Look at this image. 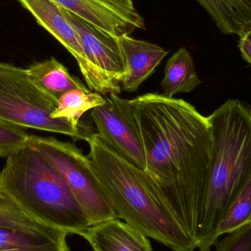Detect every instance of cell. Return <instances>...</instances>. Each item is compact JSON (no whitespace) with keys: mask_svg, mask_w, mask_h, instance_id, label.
Segmentation results:
<instances>
[{"mask_svg":"<svg viewBox=\"0 0 251 251\" xmlns=\"http://www.w3.org/2000/svg\"><path fill=\"white\" fill-rule=\"evenodd\" d=\"M130 102L144 146L145 171L196 243L212 161L210 122L187 101L162 94Z\"/></svg>","mask_w":251,"mask_h":251,"instance_id":"1","label":"cell"},{"mask_svg":"<svg viewBox=\"0 0 251 251\" xmlns=\"http://www.w3.org/2000/svg\"><path fill=\"white\" fill-rule=\"evenodd\" d=\"M88 156L119 219L173 251H194L187 234L145 170L112 150L93 134Z\"/></svg>","mask_w":251,"mask_h":251,"instance_id":"2","label":"cell"},{"mask_svg":"<svg viewBox=\"0 0 251 251\" xmlns=\"http://www.w3.org/2000/svg\"><path fill=\"white\" fill-rule=\"evenodd\" d=\"M212 126V161L196 249L211 251L218 229L251 178V109L229 100L208 116Z\"/></svg>","mask_w":251,"mask_h":251,"instance_id":"3","label":"cell"},{"mask_svg":"<svg viewBox=\"0 0 251 251\" xmlns=\"http://www.w3.org/2000/svg\"><path fill=\"white\" fill-rule=\"evenodd\" d=\"M0 193L41 224L80 236L91 224L57 171L32 148L7 158Z\"/></svg>","mask_w":251,"mask_h":251,"instance_id":"4","label":"cell"},{"mask_svg":"<svg viewBox=\"0 0 251 251\" xmlns=\"http://www.w3.org/2000/svg\"><path fill=\"white\" fill-rule=\"evenodd\" d=\"M57 104L32 83L26 69L0 63V120L69 136L74 141L85 140L94 134L91 127L76 128L65 119H54Z\"/></svg>","mask_w":251,"mask_h":251,"instance_id":"5","label":"cell"},{"mask_svg":"<svg viewBox=\"0 0 251 251\" xmlns=\"http://www.w3.org/2000/svg\"><path fill=\"white\" fill-rule=\"evenodd\" d=\"M29 146L60 176L86 215L91 226L119 218L89 156L75 143L52 137L29 135Z\"/></svg>","mask_w":251,"mask_h":251,"instance_id":"6","label":"cell"},{"mask_svg":"<svg viewBox=\"0 0 251 251\" xmlns=\"http://www.w3.org/2000/svg\"><path fill=\"white\" fill-rule=\"evenodd\" d=\"M105 103L93 109L91 116L101 140L118 154L146 169V154L130 100L116 94L105 96Z\"/></svg>","mask_w":251,"mask_h":251,"instance_id":"7","label":"cell"},{"mask_svg":"<svg viewBox=\"0 0 251 251\" xmlns=\"http://www.w3.org/2000/svg\"><path fill=\"white\" fill-rule=\"evenodd\" d=\"M63 10L79 35L84 54L101 79L107 96L119 95L126 69L119 37L110 35L74 13Z\"/></svg>","mask_w":251,"mask_h":251,"instance_id":"8","label":"cell"},{"mask_svg":"<svg viewBox=\"0 0 251 251\" xmlns=\"http://www.w3.org/2000/svg\"><path fill=\"white\" fill-rule=\"evenodd\" d=\"M18 1L75 57L88 89L107 96L101 79L84 54L79 35L65 15L63 8L51 0Z\"/></svg>","mask_w":251,"mask_h":251,"instance_id":"9","label":"cell"},{"mask_svg":"<svg viewBox=\"0 0 251 251\" xmlns=\"http://www.w3.org/2000/svg\"><path fill=\"white\" fill-rule=\"evenodd\" d=\"M62 8L116 37L145 29V21L137 10H128L109 0H51Z\"/></svg>","mask_w":251,"mask_h":251,"instance_id":"10","label":"cell"},{"mask_svg":"<svg viewBox=\"0 0 251 251\" xmlns=\"http://www.w3.org/2000/svg\"><path fill=\"white\" fill-rule=\"evenodd\" d=\"M125 62V75L122 89L134 93L156 70L168 51L148 41L135 39L129 35L119 37Z\"/></svg>","mask_w":251,"mask_h":251,"instance_id":"11","label":"cell"},{"mask_svg":"<svg viewBox=\"0 0 251 251\" xmlns=\"http://www.w3.org/2000/svg\"><path fill=\"white\" fill-rule=\"evenodd\" d=\"M80 236L94 251H153L146 236L119 218L91 226Z\"/></svg>","mask_w":251,"mask_h":251,"instance_id":"12","label":"cell"},{"mask_svg":"<svg viewBox=\"0 0 251 251\" xmlns=\"http://www.w3.org/2000/svg\"><path fill=\"white\" fill-rule=\"evenodd\" d=\"M69 234L40 224L22 228H0V251H72Z\"/></svg>","mask_w":251,"mask_h":251,"instance_id":"13","label":"cell"},{"mask_svg":"<svg viewBox=\"0 0 251 251\" xmlns=\"http://www.w3.org/2000/svg\"><path fill=\"white\" fill-rule=\"evenodd\" d=\"M26 72L32 83L57 105L60 97L71 90L79 88L90 91L83 82L70 75L64 65L53 57L32 64Z\"/></svg>","mask_w":251,"mask_h":251,"instance_id":"14","label":"cell"},{"mask_svg":"<svg viewBox=\"0 0 251 251\" xmlns=\"http://www.w3.org/2000/svg\"><path fill=\"white\" fill-rule=\"evenodd\" d=\"M225 34L242 35L251 29V0H196Z\"/></svg>","mask_w":251,"mask_h":251,"instance_id":"15","label":"cell"},{"mask_svg":"<svg viewBox=\"0 0 251 251\" xmlns=\"http://www.w3.org/2000/svg\"><path fill=\"white\" fill-rule=\"evenodd\" d=\"M201 83L190 51L181 48L167 62L161 82L163 94L168 98L181 93H190Z\"/></svg>","mask_w":251,"mask_h":251,"instance_id":"16","label":"cell"},{"mask_svg":"<svg viewBox=\"0 0 251 251\" xmlns=\"http://www.w3.org/2000/svg\"><path fill=\"white\" fill-rule=\"evenodd\" d=\"M105 96L100 93L76 88L65 93L57 102L52 114L54 119H65L76 128L88 126L80 122L82 115L105 103Z\"/></svg>","mask_w":251,"mask_h":251,"instance_id":"17","label":"cell"},{"mask_svg":"<svg viewBox=\"0 0 251 251\" xmlns=\"http://www.w3.org/2000/svg\"><path fill=\"white\" fill-rule=\"evenodd\" d=\"M251 218V178L239 195L218 229V237L249 224Z\"/></svg>","mask_w":251,"mask_h":251,"instance_id":"18","label":"cell"},{"mask_svg":"<svg viewBox=\"0 0 251 251\" xmlns=\"http://www.w3.org/2000/svg\"><path fill=\"white\" fill-rule=\"evenodd\" d=\"M26 128L0 120V158H8L29 146Z\"/></svg>","mask_w":251,"mask_h":251,"instance_id":"19","label":"cell"},{"mask_svg":"<svg viewBox=\"0 0 251 251\" xmlns=\"http://www.w3.org/2000/svg\"><path fill=\"white\" fill-rule=\"evenodd\" d=\"M40 224L28 216L13 201L0 193V228H22Z\"/></svg>","mask_w":251,"mask_h":251,"instance_id":"20","label":"cell"},{"mask_svg":"<svg viewBox=\"0 0 251 251\" xmlns=\"http://www.w3.org/2000/svg\"><path fill=\"white\" fill-rule=\"evenodd\" d=\"M214 246L215 251H251V223L225 234Z\"/></svg>","mask_w":251,"mask_h":251,"instance_id":"21","label":"cell"},{"mask_svg":"<svg viewBox=\"0 0 251 251\" xmlns=\"http://www.w3.org/2000/svg\"><path fill=\"white\" fill-rule=\"evenodd\" d=\"M239 48H240L243 58L251 64V43L244 35L240 36Z\"/></svg>","mask_w":251,"mask_h":251,"instance_id":"22","label":"cell"},{"mask_svg":"<svg viewBox=\"0 0 251 251\" xmlns=\"http://www.w3.org/2000/svg\"><path fill=\"white\" fill-rule=\"evenodd\" d=\"M109 1L114 3L116 5L123 7V8L128 9V10H136L134 7V0H109Z\"/></svg>","mask_w":251,"mask_h":251,"instance_id":"23","label":"cell"},{"mask_svg":"<svg viewBox=\"0 0 251 251\" xmlns=\"http://www.w3.org/2000/svg\"><path fill=\"white\" fill-rule=\"evenodd\" d=\"M243 35H244V36L246 37V38H247V39L251 43V29L250 30L248 31V32H246V33H245Z\"/></svg>","mask_w":251,"mask_h":251,"instance_id":"24","label":"cell"},{"mask_svg":"<svg viewBox=\"0 0 251 251\" xmlns=\"http://www.w3.org/2000/svg\"><path fill=\"white\" fill-rule=\"evenodd\" d=\"M249 223H251V220H250V222H249Z\"/></svg>","mask_w":251,"mask_h":251,"instance_id":"25","label":"cell"}]
</instances>
